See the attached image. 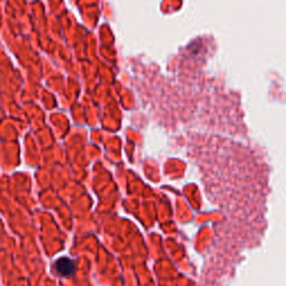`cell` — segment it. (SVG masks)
I'll return each instance as SVG.
<instances>
[{"mask_svg":"<svg viewBox=\"0 0 286 286\" xmlns=\"http://www.w3.org/2000/svg\"><path fill=\"white\" fill-rule=\"evenodd\" d=\"M75 263L72 259L67 258V257H63L60 258L58 261L55 263V270L56 272L60 274L61 276L64 277H69L74 274L75 272Z\"/></svg>","mask_w":286,"mask_h":286,"instance_id":"1","label":"cell"}]
</instances>
